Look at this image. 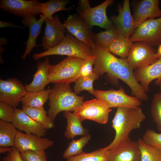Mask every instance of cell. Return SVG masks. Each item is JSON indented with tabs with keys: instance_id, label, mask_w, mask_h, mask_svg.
Returning <instances> with one entry per match:
<instances>
[{
	"instance_id": "1",
	"label": "cell",
	"mask_w": 161,
	"mask_h": 161,
	"mask_svg": "<svg viewBox=\"0 0 161 161\" xmlns=\"http://www.w3.org/2000/svg\"><path fill=\"white\" fill-rule=\"evenodd\" d=\"M92 50L95 56L93 72L99 77L106 73L111 79L122 80L129 87L132 95L141 101L148 100V95L136 79L126 59L117 58L95 44Z\"/></svg>"
},
{
	"instance_id": "2",
	"label": "cell",
	"mask_w": 161,
	"mask_h": 161,
	"mask_svg": "<svg viewBox=\"0 0 161 161\" xmlns=\"http://www.w3.org/2000/svg\"><path fill=\"white\" fill-rule=\"evenodd\" d=\"M146 116L140 106L117 108L112 120V127L115 132L112 142L104 147L108 150L131 140L129 134L133 130L139 129Z\"/></svg>"
},
{
	"instance_id": "3",
	"label": "cell",
	"mask_w": 161,
	"mask_h": 161,
	"mask_svg": "<svg viewBox=\"0 0 161 161\" xmlns=\"http://www.w3.org/2000/svg\"><path fill=\"white\" fill-rule=\"evenodd\" d=\"M83 96L73 92L69 84L55 83L49 95L48 116L54 123L57 115L61 112L74 111L83 103Z\"/></svg>"
},
{
	"instance_id": "4",
	"label": "cell",
	"mask_w": 161,
	"mask_h": 161,
	"mask_svg": "<svg viewBox=\"0 0 161 161\" xmlns=\"http://www.w3.org/2000/svg\"><path fill=\"white\" fill-rule=\"evenodd\" d=\"M53 55H66L85 59L93 56L92 49L79 40L67 30L63 40L55 47L43 52L34 54L32 57L37 61Z\"/></svg>"
},
{
	"instance_id": "5",
	"label": "cell",
	"mask_w": 161,
	"mask_h": 161,
	"mask_svg": "<svg viewBox=\"0 0 161 161\" xmlns=\"http://www.w3.org/2000/svg\"><path fill=\"white\" fill-rule=\"evenodd\" d=\"M85 60L76 57L68 56L58 63L50 65L48 72L51 83L69 84L79 78L81 67Z\"/></svg>"
},
{
	"instance_id": "6",
	"label": "cell",
	"mask_w": 161,
	"mask_h": 161,
	"mask_svg": "<svg viewBox=\"0 0 161 161\" xmlns=\"http://www.w3.org/2000/svg\"><path fill=\"white\" fill-rule=\"evenodd\" d=\"M132 42L141 41L153 47L161 44V17L149 19L139 25L129 38Z\"/></svg>"
},
{
	"instance_id": "7",
	"label": "cell",
	"mask_w": 161,
	"mask_h": 161,
	"mask_svg": "<svg viewBox=\"0 0 161 161\" xmlns=\"http://www.w3.org/2000/svg\"><path fill=\"white\" fill-rule=\"evenodd\" d=\"M93 95L110 108L119 107H134L141 104V101L135 97L127 95L121 86L118 90H95Z\"/></svg>"
},
{
	"instance_id": "8",
	"label": "cell",
	"mask_w": 161,
	"mask_h": 161,
	"mask_svg": "<svg viewBox=\"0 0 161 161\" xmlns=\"http://www.w3.org/2000/svg\"><path fill=\"white\" fill-rule=\"evenodd\" d=\"M112 109L97 98L86 101L74 112L81 121L89 120L101 124L106 123Z\"/></svg>"
},
{
	"instance_id": "9",
	"label": "cell",
	"mask_w": 161,
	"mask_h": 161,
	"mask_svg": "<svg viewBox=\"0 0 161 161\" xmlns=\"http://www.w3.org/2000/svg\"><path fill=\"white\" fill-rule=\"evenodd\" d=\"M156 50L144 42L136 41L133 44L130 53L126 59L133 70L147 66L158 59Z\"/></svg>"
},
{
	"instance_id": "10",
	"label": "cell",
	"mask_w": 161,
	"mask_h": 161,
	"mask_svg": "<svg viewBox=\"0 0 161 161\" xmlns=\"http://www.w3.org/2000/svg\"><path fill=\"white\" fill-rule=\"evenodd\" d=\"M25 86L16 78L0 79V101L16 108L27 92Z\"/></svg>"
},
{
	"instance_id": "11",
	"label": "cell",
	"mask_w": 161,
	"mask_h": 161,
	"mask_svg": "<svg viewBox=\"0 0 161 161\" xmlns=\"http://www.w3.org/2000/svg\"><path fill=\"white\" fill-rule=\"evenodd\" d=\"M63 24L68 32L89 47L94 48V33L78 14L70 15Z\"/></svg>"
},
{
	"instance_id": "12",
	"label": "cell",
	"mask_w": 161,
	"mask_h": 161,
	"mask_svg": "<svg viewBox=\"0 0 161 161\" xmlns=\"http://www.w3.org/2000/svg\"><path fill=\"white\" fill-rule=\"evenodd\" d=\"M0 8L4 11L25 18L39 14L42 5L38 0H1Z\"/></svg>"
},
{
	"instance_id": "13",
	"label": "cell",
	"mask_w": 161,
	"mask_h": 161,
	"mask_svg": "<svg viewBox=\"0 0 161 161\" xmlns=\"http://www.w3.org/2000/svg\"><path fill=\"white\" fill-rule=\"evenodd\" d=\"M114 2L113 0H106L99 5L83 11L78 14L92 29L94 26L100 27L106 30L113 27L114 25L106 15V9Z\"/></svg>"
},
{
	"instance_id": "14",
	"label": "cell",
	"mask_w": 161,
	"mask_h": 161,
	"mask_svg": "<svg viewBox=\"0 0 161 161\" xmlns=\"http://www.w3.org/2000/svg\"><path fill=\"white\" fill-rule=\"evenodd\" d=\"M45 21L46 27L41 45L46 51L59 44L64 38L66 30L57 15L51 19L46 18Z\"/></svg>"
},
{
	"instance_id": "15",
	"label": "cell",
	"mask_w": 161,
	"mask_h": 161,
	"mask_svg": "<svg viewBox=\"0 0 161 161\" xmlns=\"http://www.w3.org/2000/svg\"><path fill=\"white\" fill-rule=\"evenodd\" d=\"M118 14L111 15L110 20L119 33L130 38L136 29L130 9L129 0H124L122 5H118Z\"/></svg>"
},
{
	"instance_id": "16",
	"label": "cell",
	"mask_w": 161,
	"mask_h": 161,
	"mask_svg": "<svg viewBox=\"0 0 161 161\" xmlns=\"http://www.w3.org/2000/svg\"><path fill=\"white\" fill-rule=\"evenodd\" d=\"M54 142L46 138L31 134L24 133L18 131L15 146L20 152L27 150L44 151L54 145Z\"/></svg>"
},
{
	"instance_id": "17",
	"label": "cell",
	"mask_w": 161,
	"mask_h": 161,
	"mask_svg": "<svg viewBox=\"0 0 161 161\" xmlns=\"http://www.w3.org/2000/svg\"><path fill=\"white\" fill-rule=\"evenodd\" d=\"M107 161H141L137 141H130L108 150Z\"/></svg>"
},
{
	"instance_id": "18",
	"label": "cell",
	"mask_w": 161,
	"mask_h": 161,
	"mask_svg": "<svg viewBox=\"0 0 161 161\" xmlns=\"http://www.w3.org/2000/svg\"><path fill=\"white\" fill-rule=\"evenodd\" d=\"M159 0H142L135 6L132 16L136 28L146 20L161 17Z\"/></svg>"
},
{
	"instance_id": "19",
	"label": "cell",
	"mask_w": 161,
	"mask_h": 161,
	"mask_svg": "<svg viewBox=\"0 0 161 161\" xmlns=\"http://www.w3.org/2000/svg\"><path fill=\"white\" fill-rule=\"evenodd\" d=\"M12 123L17 129L26 134L44 137L47 129L30 117L22 109L16 108Z\"/></svg>"
},
{
	"instance_id": "20",
	"label": "cell",
	"mask_w": 161,
	"mask_h": 161,
	"mask_svg": "<svg viewBox=\"0 0 161 161\" xmlns=\"http://www.w3.org/2000/svg\"><path fill=\"white\" fill-rule=\"evenodd\" d=\"M46 18L42 15L38 20H37L36 16H34L23 18L22 23L25 26L28 27L29 28L28 38L24 44L26 46L25 50L21 57L23 60L26 59L27 55H30L34 47L38 46L36 44V40Z\"/></svg>"
},
{
	"instance_id": "21",
	"label": "cell",
	"mask_w": 161,
	"mask_h": 161,
	"mask_svg": "<svg viewBox=\"0 0 161 161\" xmlns=\"http://www.w3.org/2000/svg\"><path fill=\"white\" fill-rule=\"evenodd\" d=\"M134 73L136 79L140 83L142 88L146 93L153 80L161 79V58L147 66L134 70Z\"/></svg>"
},
{
	"instance_id": "22",
	"label": "cell",
	"mask_w": 161,
	"mask_h": 161,
	"mask_svg": "<svg viewBox=\"0 0 161 161\" xmlns=\"http://www.w3.org/2000/svg\"><path fill=\"white\" fill-rule=\"evenodd\" d=\"M50 65L49 58L47 57L44 61L38 63L37 70L34 75L33 80L30 84L25 86L28 92L43 90L47 84L51 83L48 72Z\"/></svg>"
},
{
	"instance_id": "23",
	"label": "cell",
	"mask_w": 161,
	"mask_h": 161,
	"mask_svg": "<svg viewBox=\"0 0 161 161\" xmlns=\"http://www.w3.org/2000/svg\"><path fill=\"white\" fill-rule=\"evenodd\" d=\"M63 116L67 120V126L64 134L66 138L72 139L77 136H84L88 134V131L82 125V121L74 113L64 111Z\"/></svg>"
},
{
	"instance_id": "24",
	"label": "cell",
	"mask_w": 161,
	"mask_h": 161,
	"mask_svg": "<svg viewBox=\"0 0 161 161\" xmlns=\"http://www.w3.org/2000/svg\"><path fill=\"white\" fill-rule=\"evenodd\" d=\"M133 44L129 38L119 33L117 37L106 49L113 55L126 59L129 55Z\"/></svg>"
},
{
	"instance_id": "25",
	"label": "cell",
	"mask_w": 161,
	"mask_h": 161,
	"mask_svg": "<svg viewBox=\"0 0 161 161\" xmlns=\"http://www.w3.org/2000/svg\"><path fill=\"white\" fill-rule=\"evenodd\" d=\"M51 89L49 88L41 91L27 92L22 98L21 103L23 106L32 107H43L49 99Z\"/></svg>"
},
{
	"instance_id": "26",
	"label": "cell",
	"mask_w": 161,
	"mask_h": 161,
	"mask_svg": "<svg viewBox=\"0 0 161 161\" xmlns=\"http://www.w3.org/2000/svg\"><path fill=\"white\" fill-rule=\"evenodd\" d=\"M18 131L12 123L0 120V147L14 146Z\"/></svg>"
},
{
	"instance_id": "27",
	"label": "cell",
	"mask_w": 161,
	"mask_h": 161,
	"mask_svg": "<svg viewBox=\"0 0 161 161\" xmlns=\"http://www.w3.org/2000/svg\"><path fill=\"white\" fill-rule=\"evenodd\" d=\"M22 109L30 117L42 125L46 129L54 127L52 122L47 115V112L43 107H32L23 106Z\"/></svg>"
},
{
	"instance_id": "28",
	"label": "cell",
	"mask_w": 161,
	"mask_h": 161,
	"mask_svg": "<svg viewBox=\"0 0 161 161\" xmlns=\"http://www.w3.org/2000/svg\"><path fill=\"white\" fill-rule=\"evenodd\" d=\"M70 2L68 0H50L41 3V13L46 18L51 19L53 14L57 12L69 10L71 8L66 7V6Z\"/></svg>"
},
{
	"instance_id": "29",
	"label": "cell",
	"mask_w": 161,
	"mask_h": 161,
	"mask_svg": "<svg viewBox=\"0 0 161 161\" xmlns=\"http://www.w3.org/2000/svg\"><path fill=\"white\" fill-rule=\"evenodd\" d=\"M141 154V161H161V149L149 145L142 139L137 141Z\"/></svg>"
},
{
	"instance_id": "30",
	"label": "cell",
	"mask_w": 161,
	"mask_h": 161,
	"mask_svg": "<svg viewBox=\"0 0 161 161\" xmlns=\"http://www.w3.org/2000/svg\"><path fill=\"white\" fill-rule=\"evenodd\" d=\"M119 34L118 31L114 25L105 31L94 34L95 43L107 49L117 37Z\"/></svg>"
},
{
	"instance_id": "31",
	"label": "cell",
	"mask_w": 161,
	"mask_h": 161,
	"mask_svg": "<svg viewBox=\"0 0 161 161\" xmlns=\"http://www.w3.org/2000/svg\"><path fill=\"white\" fill-rule=\"evenodd\" d=\"M107 155L108 150L103 148L90 153L83 152L68 158L66 161H107Z\"/></svg>"
},
{
	"instance_id": "32",
	"label": "cell",
	"mask_w": 161,
	"mask_h": 161,
	"mask_svg": "<svg viewBox=\"0 0 161 161\" xmlns=\"http://www.w3.org/2000/svg\"><path fill=\"white\" fill-rule=\"evenodd\" d=\"M91 138V135L88 134L78 140H72L64 153L63 157L67 159L82 153L83 152V147L88 143Z\"/></svg>"
},
{
	"instance_id": "33",
	"label": "cell",
	"mask_w": 161,
	"mask_h": 161,
	"mask_svg": "<svg viewBox=\"0 0 161 161\" xmlns=\"http://www.w3.org/2000/svg\"><path fill=\"white\" fill-rule=\"evenodd\" d=\"M99 78L94 72L87 76L79 77L75 82L74 92L77 95L83 91L86 90L93 95L95 90L93 86V83Z\"/></svg>"
},
{
	"instance_id": "34",
	"label": "cell",
	"mask_w": 161,
	"mask_h": 161,
	"mask_svg": "<svg viewBox=\"0 0 161 161\" xmlns=\"http://www.w3.org/2000/svg\"><path fill=\"white\" fill-rule=\"evenodd\" d=\"M150 111L157 129L161 132V92L154 94L152 100Z\"/></svg>"
},
{
	"instance_id": "35",
	"label": "cell",
	"mask_w": 161,
	"mask_h": 161,
	"mask_svg": "<svg viewBox=\"0 0 161 161\" xmlns=\"http://www.w3.org/2000/svg\"><path fill=\"white\" fill-rule=\"evenodd\" d=\"M142 139L147 144L161 149V133H157L153 130L147 129Z\"/></svg>"
},
{
	"instance_id": "36",
	"label": "cell",
	"mask_w": 161,
	"mask_h": 161,
	"mask_svg": "<svg viewBox=\"0 0 161 161\" xmlns=\"http://www.w3.org/2000/svg\"><path fill=\"white\" fill-rule=\"evenodd\" d=\"M23 161H47L45 151L27 150L20 152Z\"/></svg>"
},
{
	"instance_id": "37",
	"label": "cell",
	"mask_w": 161,
	"mask_h": 161,
	"mask_svg": "<svg viewBox=\"0 0 161 161\" xmlns=\"http://www.w3.org/2000/svg\"><path fill=\"white\" fill-rule=\"evenodd\" d=\"M16 108L6 103L0 101V120L11 123Z\"/></svg>"
},
{
	"instance_id": "38",
	"label": "cell",
	"mask_w": 161,
	"mask_h": 161,
	"mask_svg": "<svg viewBox=\"0 0 161 161\" xmlns=\"http://www.w3.org/2000/svg\"><path fill=\"white\" fill-rule=\"evenodd\" d=\"M95 59V56L93 55L85 60L80 69L79 77L87 76L93 72Z\"/></svg>"
},
{
	"instance_id": "39",
	"label": "cell",
	"mask_w": 161,
	"mask_h": 161,
	"mask_svg": "<svg viewBox=\"0 0 161 161\" xmlns=\"http://www.w3.org/2000/svg\"><path fill=\"white\" fill-rule=\"evenodd\" d=\"M12 147V150L2 157V161H23L19 150L14 146Z\"/></svg>"
},
{
	"instance_id": "40",
	"label": "cell",
	"mask_w": 161,
	"mask_h": 161,
	"mask_svg": "<svg viewBox=\"0 0 161 161\" xmlns=\"http://www.w3.org/2000/svg\"><path fill=\"white\" fill-rule=\"evenodd\" d=\"M77 10L78 12L87 10L91 7L88 0H79Z\"/></svg>"
},
{
	"instance_id": "41",
	"label": "cell",
	"mask_w": 161,
	"mask_h": 161,
	"mask_svg": "<svg viewBox=\"0 0 161 161\" xmlns=\"http://www.w3.org/2000/svg\"><path fill=\"white\" fill-rule=\"evenodd\" d=\"M0 27L1 28L4 27L23 28V27L21 26L16 25L13 22H4L1 21H0Z\"/></svg>"
},
{
	"instance_id": "42",
	"label": "cell",
	"mask_w": 161,
	"mask_h": 161,
	"mask_svg": "<svg viewBox=\"0 0 161 161\" xmlns=\"http://www.w3.org/2000/svg\"><path fill=\"white\" fill-rule=\"evenodd\" d=\"M12 149V148H9L8 147H0V153L2 154L6 152H9L11 151Z\"/></svg>"
},
{
	"instance_id": "43",
	"label": "cell",
	"mask_w": 161,
	"mask_h": 161,
	"mask_svg": "<svg viewBox=\"0 0 161 161\" xmlns=\"http://www.w3.org/2000/svg\"><path fill=\"white\" fill-rule=\"evenodd\" d=\"M156 56L158 59L161 58V44L159 46L156 51Z\"/></svg>"
},
{
	"instance_id": "44",
	"label": "cell",
	"mask_w": 161,
	"mask_h": 161,
	"mask_svg": "<svg viewBox=\"0 0 161 161\" xmlns=\"http://www.w3.org/2000/svg\"><path fill=\"white\" fill-rule=\"evenodd\" d=\"M0 40V45H6L8 42L7 39L3 37L1 38Z\"/></svg>"
},
{
	"instance_id": "45",
	"label": "cell",
	"mask_w": 161,
	"mask_h": 161,
	"mask_svg": "<svg viewBox=\"0 0 161 161\" xmlns=\"http://www.w3.org/2000/svg\"><path fill=\"white\" fill-rule=\"evenodd\" d=\"M154 83L156 85L159 86L161 91V79L159 80H156L155 81Z\"/></svg>"
}]
</instances>
